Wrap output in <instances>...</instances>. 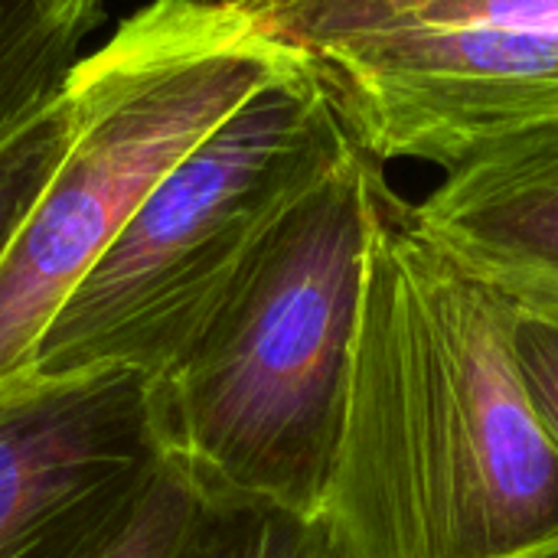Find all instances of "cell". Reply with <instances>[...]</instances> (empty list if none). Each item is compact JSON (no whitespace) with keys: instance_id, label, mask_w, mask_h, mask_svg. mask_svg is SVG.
Wrapping results in <instances>:
<instances>
[{"instance_id":"obj_3","label":"cell","mask_w":558,"mask_h":558,"mask_svg":"<svg viewBox=\"0 0 558 558\" xmlns=\"http://www.w3.org/2000/svg\"><path fill=\"white\" fill-rule=\"evenodd\" d=\"M294 56L219 0H150L78 59L72 141L0 258V399L147 190Z\"/></svg>"},{"instance_id":"obj_1","label":"cell","mask_w":558,"mask_h":558,"mask_svg":"<svg viewBox=\"0 0 558 558\" xmlns=\"http://www.w3.org/2000/svg\"><path fill=\"white\" fill-rule=\"evenodd\" d=\"M320 523L333 558H558V448L513 356V294L386 173Z\"/></svg>"},{"instance_id":"obj_4","label":"cell","mask_w":558,"mask_h":558,"mask_svg":"<svg viewBox=\"0 0 558 558\" xmlns=\"http://www.w3.org/2000/svg\"><path fill=\"white\" fill-rule=\"evenodd\" d=\"M350 147L294 56L147 190L46 327L26 379L157 376L258 235Z\"/></svg>"},{"instance_id":"obj_6","label":"cell","mask_w":558,"mask_h":558,"mask_svg":"<svg viewBox=\"0 0 558 558\" xmlns=\"http://www.w3.org/2000/svg\"><path fill=\"white\" fill-rule=\"evenodd\" d=\"M160 464L150 376L20 383L0 399V558H111Z\"/></svg>"},{"instance_id":"obj_10","label":"cell","mask_w":558,"mask_h":558,"mask_svg":"<svg viewBox=\"0 0 558 558\" xmlns=\"http://www.w3.org/2000/svg\"><path fill=\"white\" fill-rule=\"evenodd\" d=\"M72 141V98L62 88L52 101L0 137V258L39 199Z\"/></svg>"},{"instance_id":"obj_7","label":"cell","mask_w":558,"mask_h":558,"mask_svg":"<svg viewBox=\"0 0 558 558\" xmlns=\"http://www.w3.org/2000/svg\"><path fill=\"white\" fill-rule=\"evenodd\" d=\"M415 216L504 288L558 298V118L468 154L415 203Z\"/></svg>"},{"instance_id":"obj_9","label":"cell","mask_w":558,"mask_h":558,"mask_svg":"<svg viewBox=\"0 0 558 558\" xmlns=\"http://www.w3.org/2000/svg\"><path fill=\"white\" fill-rule=\"evenodd\" d=\"M88 29L46 0H0V137L65 88Z\"/></svg>"},{"instance_id":"obj_2","label":"cell","mask_w":558,"mask_h":558,"mask_svg":"<svg viewBox=\"0 0 558 558\" xmlns=\"http://www.w3.org/2000/svg\"><path fill=\"white\" fill-rule=\"evenodd\" d=\"M383 163L356 144L258 235L150 376L163 461L320 520L350 396Z\"/></svg>"},{"instance_id":"obj_8","label":"cell","mask_w":558,"mask_h":558,"mask_svg":"<svg viewBox=\"0 0 558 558\" xmlns=\"http://www.w3.org/2000/svg\"><path fill=\"white\" fill-rule=\"evenodd\" d=\"M111 558H333L320 520L199 484L163 461Z\"/></svg>"},{"instance_id":"obj_11","label":"cell","mask_w":558,"mask_h":558,"mask_svg":"<svg viewBox=\"0 0 558 558\" xmlns=\"http://www.w3.org/2000/svg\"><path fill=\"white\" fill-rule=\"evenodd\" d=\"M510 294H513V356L526 396L558 448V298L520 294V291Z\"/></svg>"},{"instance_id":"obj_5","label":"cell","mask_w":558,"mask_h":558,"mask_svg":"<svg viewBox=\"0 0 558 558\" xmlns=\"http://www.w3.org/2000/svg\"><path fill=\"white\" fill-rule=\"evenodd\" d=\"M298 52L360 150L451 170L558 118V0H340L252 26Z\"/></svg>"},{"instance_id":"obj_12","label":"cell","mask_w":558,"mask_h":558,"mask_svg":"<svg viewBox=\"0 0 558 558\" xmlns=\"http://www.w3.org/2000/svg\"><path fill=\"white\" fill-rule=\"evenodd\" d=\"M226 3L232 13H239L248 26L275 16V13H284V10H294V7H314V3H340V0H219Z\"/></svg>"},{"instance_id":"obj_13","label":"cell","mask_w":558,"mask_h":558,"mask_svg":"<svg viewBox=\"0 0 558 558\" xmlns=\"http://www.w3.org/2000/svg\"><path fill=\"white\" fill-rule=\"evenodd\" d=\"M62 20H72V23H85V26H95L98 23V10H101V0H46Z\"/></svg>"}]
</instances>
